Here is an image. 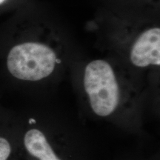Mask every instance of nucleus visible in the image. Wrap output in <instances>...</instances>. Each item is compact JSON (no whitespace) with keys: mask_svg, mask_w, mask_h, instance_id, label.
<instances>
[{"mask_svg":"<svg viewBox=\"0 0 160 160\" xmlns=\"http://www.w3.org/2000/svg\"><path fill=\"white\" fill-rule=\"evenodd\" d=\"M11 145L7 139L0 137V160H7L11 154Z\"/></svg>","mask_w":160,"mask_h":160,"instance_id":"obj_5","label":"nucleus"},{"mask_svg":"<svg viewBox=\"0 0 160 160\" xmlns=\"http://www.w3.org/2000/svg\"><path fill=\"white\" fill-rule=\"evenodd\" d=\"M60 62L51 46L39 42H26L13 46L7 58L12 76L24 81L36 82L48 77Z\"/></svg>","mask_w":160,"mask_h":160,"instance_id":"obj_1","label":"nucleus"},{"mask_svg":"<svg viewBox=\"0 0 160 160\" xmlns=\"http://www.w3.org/2000/svg\"><path fill=\"white\" fill-rule=\"evenodd\" d=\"M133 65L145 68L160 65V28L152 27L142 32L135 39L130 51Z\"/></svg>","mask_w":160,"mask_h":160,"instance_id":"obj_3","label":"nucleus"},{"mask_svg":"<svg viewBox=\"0 0 160 160\" xmlns=\"http://www.w3.org/2000/svg\"><path fill=\"white\" fill-rule=\"evenodd\" d=\"M84 87L92 109L97 115L106 117L117 108L119 88L114 71L103 59L88 64L84 75Z\"/></svg>","mask_w":160,"mask_h":160,"instance_id":"obj_2","label":"nucleus"},{"mask_svg":"<svg viewBox=\"0 0 160 160\" xmlns=\"http://www.w3.org/2000/svg\"><path fill=\"white\" fill-rule=\"evenodd\" d=\"M24 143L27 151L39 160H61L56 155L45 135L37 129L26 133Z\"/></svg>","mask_w":160,"mask_h":160,"instance_id":"obj_4","label":"nucleus"},{"mask_svg":"<svg viewBox=\"0 0 160 160\" xmlns=\"http://www.w3.org/2000/svg\"><path fill=\"white\" fill-rule=\"evenodd\" d=\"M33 123H36V120L33 119H29V124H33Z\"/></svg>","mask_w":160,"mask_h":160,"instance_id":"obj_6","label":"nucleus"},{"mask_svg":"<svg viewBox=\"0 0 160 160\" xmlns=\"http://www.w3.org/2000/svg\"><path fill=\"white\" fill-rule=\"evenodd\" d=\"M6 1V0H0V5H2V4L5 2Z\"/></svg>","mask_w":160,"mask_h":160,"instance_id":"obj_7","label":"nucleus"}]
</instances>
